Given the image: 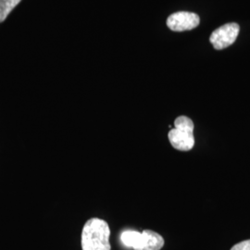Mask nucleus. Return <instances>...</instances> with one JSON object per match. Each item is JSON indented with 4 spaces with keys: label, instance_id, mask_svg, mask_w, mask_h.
I'll list each match as a JSON object with an SVG mask.
<instances>
[{
    "label": "nucleus",
    "instance_id": "6",
    "mask_svg": "<svg viewBox=\"0 0 250 250\" xmlns=\"http://www.w3.org/2000/svg\"><path fill=\"white\" fill-rule=\"evenodd\" d=\"M21 0H0V22H3L9 13Z\"/></svg>",
    "mask_w": 250,
    "mask_h": 250
},
{
    "label": "nucleus",
    "instance_id": "4",
    "mask_svg": "<svg viewBox=\"0 0 250 250\" xmlns=\"http://www.w3.org/2000/svg\"><path fill=\"white\" fill-rule=\"evenodd\" d=\"M239 32L240 27L237 23H227L216 29L209 37V41L215 49L222 50L232 45L235 42Z\"/></svg>",
    "mask_w": 250,
    "mask_h": 250
},
{
    "label": "nucleus",
    "instance_id": "3",
    "mask_svg": "<svg viewBox=\"0 0 250 250\" xmlns=\"http://www.w3.org/2000/svg\"><path fill=\"white\" fill-rule=\"evenodd\" d=\"M168 138L172 147L180 151H189L194 147V123L187 116H180L174 121V128L171 129Z\"/></svg>",
    "mask_w": 250,
    "mask_h": 250
},
{
    "label": "nucleus",
    "instance_id": "2",
    "mask_svg": "<svg viewBox=\"0 0 250 250\" xmlns=\"http://www.w3.org/2000/svg\"><path fill=\"white\" fill-rule=\"evenodd\" d=\"M121 241L125 247L134 250H161L164 246L163 237L151 230L141 232L127 230L121 234Z\"/></svg>",
    "mask_w": 250,
    "mask_h": 250
},
{
    "label": "nucleus",
    "instance_id": "7",
    "mask_svg": "<svg viewBox=\"0 0 250 250\" xmlns=\"http://www.w3.org/2000/svg\"><path fill=\"white\" fill-rule=\"evenodd\" d=\"M231 250H250V239L234 245Z\"/></svg>",
    "mask_w": 250,
    "mask_h": 250
},
{
    "label": "nucleus",
    "instance_id": "5",
    "mask_svg": "<svg viewBox=\"0 0 250 250\" xmlns=\"http://www.w3.org/2000/svg\"><path fill=\"white\" fill-rule=\"evenodd\" d=\"M199 23V16L196 13L188 11L175 12L167 19V26L173 32L190 31L198 26Z\"/></svg>",
    "mask_w": 250,
    "mask_h": 250
},
{
    "label": "nucleus",
    "instance_id": "1",
    "mask_svg": "<svg viewBox=\"0 0 250 250\" xmlns=\"http://www.w3.org/2000/svg\"><path fill=\"white\" fill-rule=\"evenodd\" d=\"M110 229L106 221L92 218L83 227L81 245L83 250H110Z\"/></svg>",
    "mask_w": 250,
    "mask_h": 250
}]
</instances>
